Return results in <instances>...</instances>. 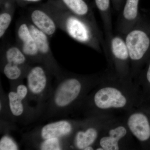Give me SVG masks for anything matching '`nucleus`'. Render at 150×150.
<instances>
[{"label":"nucleus","mask_w":150,"mask_h":150,"mask_svg":"<svg viewBox=\"0 0 150 150\" xmlns=\"http://www.w3.org/2000/svg\"><path fill=\"white\" fill-rule=\"evenodd\" d=\"M54 19L58 28L75 41L99 53L107 51L105 40L98 31L84 20L69 10L60 0H49L40 6Z\"/></svg>","instance_id":"nucleus-2"},{"label":"nucleus","mask_w":150,"mask_h":150,"mask_svg":"<svg viewBox=\"0 0 150 150\" xmlns=\"http://www.w3.org/2000/svg\"><path fill=\"white\" fill-rule=\"evenodd\" d=\"M139 0H126L117 21V31L123 35L132 28L141 14L139 11Z\"/></svg>","instance_id":"nucleus-10"},{"label":"nucleus","mask_w":150,"mask_h":150,"mask_svg":"<svg viewBox=\"0 0 150 150\" xmlns=\"http://www.w3.org/2000/svg\"><path fill=\"white\" fill-rule=\"evenodd\" d=\"M115 1V9L116 11L121 10V0H114Z\"/></svg>","instance_id":"nucleus-24"},{"label":"nucleus","mask_w":150,"mask_h":150,"mask_svg":"<svg viewBox=\"0 0 150 150\" xmlns=\"http://www.w3.org/2000/svg\"><path fill=\"white\" fill-rule=\"evenodd\" d=\"M16 92L19 97L23 100L27 96L28 88L24 85H19L17 88Z\"/></svg>","instance_id":"nucleus-23"},{"label":"nucleus","mask_w":150,"mask_h":150,"mask_svg":"<svg viewBox=\"0 0 150 150\" xmlns=\"http://www.w3.org/2000/svg\"><path fill=\"white\" fill-rule=\"evenodd\" d=\"M134 137L123 118L114 116L105 127L96 144V150H120L134 148Z\"/></svg>","instance_id":"nucleus-4"},{"label":"nucleus","mask_w":150,"mask_h":150,"mask_svg":"<svg viewBox=\"0 0 150 150\" xmlns=\"http://www.w3.org/2000/svg\"><path fill=\"white\" fill-rule=\"evenodd\" d=\"M123 36L130 56L131 79L134 81L150 58V19L141 14L137 23Z\"/></svg>","instance_id":"nucleus-3"},{"label":"nucleus","mask_w":150,"mask_h":150,"mask_svg":"<svg viewBox=\"0 0 150 150\" xmlns=\"http://www.w3.org/2000/svg\"><path fill=\"white\" fill-rule=\"evenodd\" d=\"M16 43L31 64L41 63L37 45L30 29L27 18L19 20L16 28Z\"/></svg>","instance_id":"nucleus-8"},{"label":"nucleus","mask_w":150,"mask_h":150,"mask_svg":"<svg viewBox=\"0 0 150 150\" xmlns=\"http://www.w3.org/2000/svg\"><path fill=\"white\" fill-rule=\"evenodd\" d=\"M134 82L139 86L144 83L150 85V58L146 67L144 71H141Z\"/></svg>","instance_id":"nucleus-21"},{"label":"nucleus","mask_w":150,"mask_h":150,"mask_svg":"<svg viewBox=\"0 0 150 150\" xmlns=\"http://www.w3.org/2000/svg\"><path fill=\"white\" fill-rule=\"evenodd\" d=\"M40 149L42 150H62L59 138H53L46 139L41 143Z\"/></svg>","instance_id":"nucleus-20"},{"label":"nucleus","mask_w":150,"mask_h":150,"mask_svg":"<svg viewBox=\"0 0 150 150\" xmlns=\"http://www.w3.org/2000/svg\"><path fill=\"white\" fill-rule=\"evenodd\" d=\"M139 87L133 81L116 76L109 69L102 72L99 82L88 98L92 116L123 113L142 103Z\"/></svg>","instance_id":"nucleus-1"},{"label":"nucleus","mask_w":150,"mask_h":150,"mask_svg":"<svg viewBox=\"0 0 150 150\" xmlns=\"http://www.w3.org/2000/svg\"><path fill=\"white\" fill-rule=\"evenodd\" d=\"M64 6L78 16L91 25L95 29L100 31L94 14L85 0H60Z\"/></svg>","instance_id":"nucleus-14"},{"label":"nucleus","mask_w":150,"mask_h":150,"mask_svg":"<svg viewBox=\"0 0 150 150\" xmlns=\"http://www.w3.org/2000/svg\"><path fill=\"white\" fill-rule=\"evenodd\" d=\"M18 149V146L16 143L8 136H4L0 140V150H17Z\"/></svg>","instance_id":"nucleus-22"},{"label":"nucleus","mask_w":150,"mask_h":150,"mask_svg":"<svg viewBox=\"0 0 150 150\" xmlns=\"http://www.w3.org/2000/svg\"><path fill=\"white\" fill-rule=\"evenodd\" d=\"M114 116L111 115L92 116L91 124L76 133L74 137L76 148L83 150L88 146H92L94 149V145L96 144L106 124Z\"/></svg>","instance_id":"nucleus-6"},{"label":"nucleus","mask_w":150,"mask_h":150,"mask_svg":"<svg viewBox=\"0 0 150 150\" xmlns=\"http://www.w3.org/2000/svg\"><path fill=\"white\" fill-rule=\"evenodd\" d=\"M105 55L109 64L108 69L118 78L132 81L130 56L123 35H112L107 43Z\"/></svg>","instance_id":"nucleus-5"},{"label":"nucleus","mask_w":150,"mask_h":150,"mask_svg":"<svg viewBox=\"0 0 150 150\" xmlns=\"http://www.w3.org/2000/svg\"><path fill=\"white\" fill-rule=\"evenodd\" d=\"M73 130L71 123L69 121L62 120L46 124L41 129L40 135L44 140L59 138L71 134Z\"/></svg>","instance_id":"nucleus-15"},{"label":"nucleus","mask_w":150,"mask_h":150,"mask_svg":"<svg viewBox=\"0 0 150 150\" xmlns=\"http://www.w3.org/2000/svg\"><path fill=\"white\" fill-rule=\"evenodd\" d=\"M28 21L30 32L36 42L41 64L45 65L51 72L58 74L59 67L52 54L50 45V38Z\"/></svg>","instance_id":"nucleus-9"},{"label":"nucleus","mask_w":150,"mask_h":150,"mask_svg":"<svg viewBox=\"0 0 150 150\" xmlns=\"http://www.w3.org/2000/svg\"><path fill=\"white\" fill-rule=\"evenodd\" d=\"M16 0H1L0 38L5 35L13 19L16 9Z\"/></svg>","instance_id":"nucleus-16"},{"label":"nucleus","mask_w":150,"mask_h":150,"mask_svg":"<svg viewBox=\"0 0 150 150\" xmlns=\"http://www.w3.org/2000/svg\"><path fill=\"white\" fill-rule=\"evenodd\" d=\"M49 72L51 71L41 63L30 67L26 76L28 88L31 93L39 95L45 90Z\"/></svg>","instance_id":"nucleus-12"},{"label":"nucleus","mask_w":150,"mask_h":150,"mask_svg":"<svg viewBox=\"0 0 150 150\" xmlns=\"http://www.w3.org/2000/svg\"><path fill=\"white\" fill-rule=\"evenodd\" d=\"M28 69L18 65L7 62H3V73L10 80H16L23 75H26Z\"/></svg>","instance_id":"nucleus-18"},{"label":"nucleus","mask_w":150,"mask_h":150,"mask_svg":"<svg viewBox=\"0 0 150 150\" xmlns=\"http://www.w3.org/2000/svg\"><path fill=\"white\" fill-rule=\"evenodd\" d=\"M1 53L3 62L18 65L26 69L31 66L29 60L16 43L3 44L1 46Z\"/></svg>","instance_id":"nucleus-13"},{"label":"nucleus","mask_w":150,"mask_h":150,"mask_svg":"<svg viewBox=\"0 0 150 150\" xmlns=\"http://www.w3.org/2000/svg\"><path fill=\"white\" fill-rule=\"evenodd\" d=\"M95 1L103 23L105 35V40L107 44L113 35L110 0H95Z\"/></svg>","instance_id":"nucleus-17"},{"label":"nucleus","mask_w":150,"mask_h":150,"mask_svg":"<svg viewBox=\"0 0 150 150\" xmlns=\"http://www.w3.org/2000/svg\"><path fill=\"white\" fill-rule=\"evenodd\" d=\"M141 104L124 113L123 118L134 139L143 144L150 140V122Z\"/></svg>","instance_id":"nucleus-7"},{"label":"nucleus","mask_w":150,"mask_h":150,"mask_svg":"<svg viewBox=\"0 0 150 150\" xmlns=\"http://www.w3.org/2000/svg\"><path fill=\"white\" fill-rule=\"evenodd\" d=\"M8 97L10 109L13 115L16 116L21 115L24 111L23 100L14 91L10 92Z\"/></svg>","instance_id":"nucleus-19"},{"label":"nucleus","mask_w":150,"mask_h":150,"mask_svg":"<svg viewBox=\"0 0 150 150\" xmlns=\"http://www.w3.org/2000/svg\"><path fill=\"white\" fill-rule=\"evenodd\" d=\"M17 1H19L20 2H23V3H36L42 0H16Z\"/></svg>","instance_id":"nucleus-25"},{"label":"nucleus","mask_w":150,"mask_h":150,"mask_svg":"<svg viewBox=\"0 0 150 150\" xmlns=\"http://www.w3.org/2000/svg\"><path fill=\"white\" fill-rule=\"evenodd\" d=\"M27 18L33 25L50 39L55 35L58 29L54 19L41 7L30 9Z\"/></svg>","instance_id":"nucleus-11"}]
</instances>
